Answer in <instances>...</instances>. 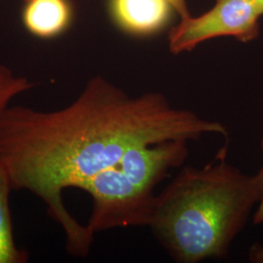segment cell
<instances>
[{"mask_svg":"<svg viewBox=\"0 0 263 263\" xmlns=\"http://www.w3.org/2000/svg\"><path fill=\"white\" fill-rule=\"evenodd\" d=\"M262 15L255 0H216L202 16L180 20L170 32V51L174 55L189 52L204 41L220 36L251 42L259 34Z\"/></svg>","mask_w":263,"mask_h":263,"instance_id":"277c9868","label":"cell"},{"mask_svg":"<svg viewBox=\"0 0 263 263\" xmlns=\"http://www.w3.org/2000/svg\"><path fill=\"white\" fill-rule=\"evenodd\" d=\"M23 12L24 25L40 38L61 34L69 25L71 9L66 0H26Z\"/></svg>","mask_w":263,"mask_h":263,"instance_id":"52a82bcc","label":"cell"},{"mask_svg":"<svg viewBox=\"0 0 263 263\" xmlns=\"http://www.w3.org/2000/svg\"><path fill=\"white\" fill-rule=\"evenodd\" d=\"M78 188L93 200L86 226L93 235L113 228L151 224L157 195L135 184L118 164L85 180Z\"/></svg>","mask_w":263,"mask_h":263,"instance_id":"3957f363","label":"cell"},{"mask_svg":"<svg viewBox=\"0 0 263 263\" xmlns=\"http://www.w3.org/2000/svg\"><path fill=\"white\" fill-rule=\"evenodd\" d=\"M168 0H112L111 10L116 22L133 33H148L159 28L167 19Z\"/></svg>","mask_w":263,"mask_h":263,"instance_id":"8992f818","label":"cell"},{"mask_svg":"<svg viewBox=\"0 0 263 263\" xmlns=\"http://www.w3.org/2000/svg\"><path fill=\"white\" fill-rule=\"evenodd\" d=\"M168 1L170 2L171 6L180 15L181 19L190 16L185 0H168Z\"/></svg>","mask_w":263,"mask_h":263,"instance_id":"30bf717a","label":"cell"},{"mask_svg":"<svg viewBox=\"0 0 263 263\" xmlns=\"http://www.w3.org/2000/svg\"><path fill=\"white\" fill-rule=\"evenodd\" d=\"M255 1H256V3H257V5H258L259 9H260L261 13L263 14V0H255Z\"/></svg>","mask_w":263,"mask_h":263,"instance_id":"4fadbf2b","label":"cell"},{"mask_svg":"<svg viewBox=\"0 0 263 263\" xmlns=\"http://www.w3.org/2000/svg\"><path fill=\"white\" fill-rule=\"evenodd\" d=\"M260 146L261 149L263 151V134L260 140ZM253 222L254 224L259 226V224H263V196L259 202V204L257 205V207L254 211V216H253Z\"/></svg>","mask_w":263,"mask_h":263,"instance_id":"7c38bea8","label":"cell"},{"mask_svg":"<svg viewBox=\"0 0 263 263\" xmlns=\"http://www.w3.org/2000/svg\"><path fill=\"white\" fill-rule=\"evenodd\" d=\"M188 142L168 140L133 145L123 154L118 167L135 184L154 191L171 170L184 165L189 154Z\"/></svg>","mask_w":263,"mask_h":263,"instance_id":"5b68a950","label":"cell"},{"mask_svg":"<svg viewBox=\"0 0 263 263\" xmlns=\"http://www.w3.org/2000/svg\"><path fill=\"white\" fill-rule=\"evenodd\" d=\"M228 137L222 123L173 106L161 93L130 97L102 76L89 80L74 102L53 111L8 106L0 114V161L13 190L40 198L63 226L66 249L87 255L94 235L70 216L62 194L115 166L136 144Z\"/></svg>","mask_w":263,"mask_h":263,"instance_id":"6da1fadb","label":"cell"},{"mask_svg":"<svg viewBox=\"0 0 263 263\" xmlns=\"http://www.w3.org/2000/svg\"><path fill=\"white\" fill-rule=\"evenodd\" d=\"M249 258L253 262H263V246L254 245L250 249Z\"/></svg>","mask_w":263,"mask_h":263,"instance_id":"8fae6325","label":"cell"},{"mask_svg":"<svg viewBox=\"0 0 263 263\" xmlns=\"http://www.w3.org/2000/svg\"><path fill=\"white\" fill-rule=\"evenodd\" d=\"M11 190L9 174L0 161V263H26L29 254L17 247L14 239L9 206Z\"/></svg>","mask_w":263,"mask_h":263,"instance_id":"ba28073f","label":"cell"},{"mask_svg":"<svg viewBox=\"0 0 263 263\" xmlns=\"http://www.w3.org/2000/svg\"><path fill=\"white\" fill-rule=\"evenodd\" d=\"M227 147L207 165L181 167L156 196L153 234L179 263L226 257L263 196V166L248 175L226 160Z\"/></svg>","mask_w":263,"mask_h":263,"instance_id":"7a4b0ae2","label":"cell"},{"mask_svg":"<svg viewBox=\"0 0 263 263\" xmlns=\"http://www.w3.org/2000/svg\"><path fill=\"white\" fill-rule=\"evenodd\" d=\"M32 88L33 83L27 77L16 76L9 67L0 64V114L14 98Z\"/></svg>","mask_w":263,"mask_h":263,"instance_id":"9c48e42d","label":"cell"}]
</instances>
